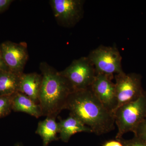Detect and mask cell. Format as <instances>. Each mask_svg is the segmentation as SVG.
<instances>
[{
    "mask_svg": "<svg viewBox=\"0 0 146 146\" xmlns=\"http://www.w3.org/2000/svg\"><path fill=\"white\" fill-rule=\"evenodd\" d=\"M66 109L97 135L105 134L115 129L114 114L104 107L91 87L72 92L68 98Z\"/></svg>",
    "mask_w": 146,
    "mask_h": 146,
    "instance_id": "obj_1",
    "label": "cell"
},
{
    "mask_svg": "<svg viewBox=\"0 0 146 146\" xmlns=\"http://www.w3.org/2000/svg\"><path fill=\"white\" fill-rule=\"evenodd\" d=\"M113 76L96 74L91 89L97 98L108 110L113 113L117 108L115 83Z\"/></svg>",
    "mask_w": 146,
    "mask_h": 146,
    "instance_id": "obj_9",
    "label": "cell"
},
{
    "mask_svg": "<svg viewBox=\"0 0 146 146\" xmlns=\"http://www.w3.org/2000/svg\"><path fill=\"white\" fill-rule=\"evenodd\" d=\"M7 70H9L8 68L3 59L1 51H0V71Z\"/></svg>",
    "mask_w": 146,
    "mask_h": 146,
    "instance_id": "obj_20",
    "label": "cell"
},
{
    "mask_svg": "<svg viewBox=\"0 0 146 146\" xmlns=\"http://www.w3.org/2000/svg\"><path fill=\"white\" fill-rule=\"evenodd\" d=\"M42 80L41 74L36 72L28 74L23 73L20 76L18 92L25 94L38 103Z\"/></svg>",
    "mask_w": 146,
    "mask_h": 146,
    "instance_id": "obj_11",
    "label": "cell"
},
{
    "mask_svg": "<svg viewBox=\"0 0 146 146\" xmlns=\"http://www.w3.org/2000/svg\"><path fill=\"white\" fill-rule=\"evenodd\" d=\"M56 117L48 116L43 121L39 122L35 133L39 135L43 141V146H48L50 143L58 141L59 126Z\"/></svg>",
    "mask_w": 146,
    "mask_h": 146,
    "instance_id": "obj_13",
    "label": "cell"
},
{
    "mask_svg": "<svg viewBox=\"0 0 146 146\" xmlns=\"http://www.w3.org/2000/svg\"><path fill=\"white\" fill-rule=\"evenodd\" d=\"M39 69L42 76L38 103L43 116L57 117L66 109L69 96L74 91L72 86L59 72L46 62H42Z\"/></svg>",
    "mask_w": 146,
    "mask_h": 146,
    "instance_id": "obj_2",
    "label": "cell"
},
{
    "mask_svg": "<svg viewBox=\"0 0 146 146\" xmlns=\"http://www.w3.org/2000/svg\"><path fill=\"white\" fill-rule=\"evenodd\" d=\"M117 140H120L124 146H146V143L135 136L130 140H125L123 138Z\"/></svg>",
    "mask_w": 146,
    "mask_h": 146,
    "instance_id": "obj_17",
    "label": "cell"
},
{
    "mask_svg": "<svg viewBox=\"0 0 146 146\" xmlns=\"http://www.w3.org/2000/svg\"><path fill=\"white\" fill-rule=\"evenodd\" d=\"M118 128L116 139L125 133L133 132L138 125L146 119V91L138 99L118 108L113 112Z\"/></svg>",
    "mask_w": 146,
    "mask_h": 146,
    "instance_id": "obj_3",
    "label": "cell"
},
{
    "mask_svg": "<svg viewBox=\"0 0 146 146\" xmlns=\"http://www.w3.org/2000/svg\"><path fill=\"white\" fill-rule=\"evenodd\" d=\"M12 96H0V119L6 117L12 111Z\"/></svg>",
    "mask_w": 146,
    "mask_h": 146,
    "instance_id": "obj_15",
    "label": "cell"
},
{
    "mask_svg": "<svg viewBox=\"0 0 146 146\" xmlns=\"http://www.w3.org/2000/svg\"><path fill=\"white\" fill-rule=\"evenodd\" d=\"M13 1L12 0H0V13L8 9Z\"/></svg>",
    "mask_w": 146,
    "mask_h": 146,
    "instance_id": "obj_18",
    "label": "cell"
},
{
    "mask_svg": "<svg viewBox=\"0 0 146 146\" xmlns=\"http://www.w3.org/2000/svg\"><path fill=\"white\" fill-rule=\"evenodd\" d=\"M133 133L134 136L146 143V119L138 125Z\"/></svg>",
    "mask_w": 146,
    "mask_h": 146,
    "instance_id": "obj_16",
    "label": "cell"
},
{
    "mask_svg": "<svg viewBox=\"0 0 146 146\" xmlns=\"http://www.w3.org/2000/svg\"><path fill=\"white\" fill-rule=\"evenodd\" d=\"M83 0H50L49 3L57 23L65 28L74 26L83 17Z\"/></svg>",
    "mask_w": 146,
    "mask_h": 146,
    "instance_id": "obj_7",
    "label": "cell"
},
{
    "mask_svg": "<svg viewBox=\"0 0 146 146\" xmlns=\"http://www.w3.org/2000/svg\"><path fill=\"white\" fill-rule=\"evenodd\" d=\"M20 76L9 70L0 71V96H12L18 92Z\"/></svg>",
    "mask_w": 146,
    "mask_h": 146,
    "instance_id": "obj_14",
    "label": "cell"
},
{
    "mask_svg": "<svg viewBox=\"0 0 146 146\" xmlns=\"http://www.w3.org/2000/svg\"><path fill=\"white\" fill-rule=\"evenodd\" d=\"M115 78L117 103L116 110L120 106L138 99L144 90L142 86V76L139 74H126L123 71L116 74Z\"/></svg>",
    "mask_w": 146,
    "mask_h": 146,
    "instance_id": "obj_6",
    "label": "cell"
},
{
    "mask_svg": "<svg viewBox=\"0 0 146 146\" xmlns=\"http://www.w3.org/2000/svg\"><path fill=\"white\" fill-rule=\"evenodd\" d=\"M0 51L9 70L22 74L29 58L26 44L6 41L0 45Z\"/></svg>",
    "mask_w": 146,
    "mask_h": 146,
    "instance_id": "obj_8",
    "label": "cell"
},
{
    "mask_svg": "<svg viewBox=\"0 0 146 146\" xmlns=\"http://www.w3.org/2000/svg\"><path fill=\"white\" fill-rule=\"evenodd\" d=\"M87 57L94 65L96 74L114 76V74L123 72L122 56L116 47L101 45L91 51Z\"/></svg>",
    "mask_w": 146,
    "mask_h": 146,
    "instance_id": "obj_4",
    "label": "cell"
},
{
    "mask_svg": "<svg viewBox=\"0 0 146 146\" xmlns=\"http://www.w3.org/2000/svg\"><path fill=\"white\" fill-rule=\"evenodd\" d=\"M59 138L64 143H68L74 134L80 132L93 133L90 127L85 125L75 116L70 114L65 119H59Z\"/></svg>",
    "mask_w": 146,
    "mask_h": 146,
    "instance_id": "obj_10",
    "label": "cell"
},
{
    "mask_svg": "<svg viewBox=\"0 0 146 146\" xmlns=\"http://www.w3.org/2000/svg\"><path fill=\"white\" fill-rule=\"evenodd\" d=\"M14 146H24V145H23V144H22V143H17L16 144H15Z\"/></svg>",
    "mask_w": 146,
    "mask_h": 146,
    "instance_id": "obj_21",
    "label": "cell"
},
{
    "mask_svg": "<svg viewBox=\"0 0 146 146\" xmlns=\"http://www.w3.org/2000/svg\"><path fill=\"white\" fill-rule=\"evenodd\" d=\"M12 110L14 112H24L36 118L43 116L39 103L20 92L12 96Z\"/></svg>",
    "mask_w": 146,
    "mask_h": 146,
    "instance_id": "obj_12",
    "label": "cell"
},
{
    "mask_svg": "<svg viewBox=\"0 0 146 146\" xmlns=\"http://www.w3.org/2000/svg\"><path fill=\"white\" fill-rule=\"evenodd\" d=\"M60 74L69 81L74 91L91 87L96 75V70L88 57L73 60Z\"/></svg>",
    "mask_w": 146,
    "mask_h": 146,
    "instance_id": "obj_5",
    "label": "cell"
},
{
    "mask_svg": "<svg viewBox=\"0 0 146 146\" xmlns=\"http://www.w3.org/2000/svg\"><path fill=\"white\" fill-rule=\"evenodd\" d=\"M102 146H124L120 140H111L105 142L103 144Z\"/></svg>",
    "mask_w": 146,
    "mask_h": 146,
    "instance_id": "obj_19",
    "label": "cell"
}]
</instances>
